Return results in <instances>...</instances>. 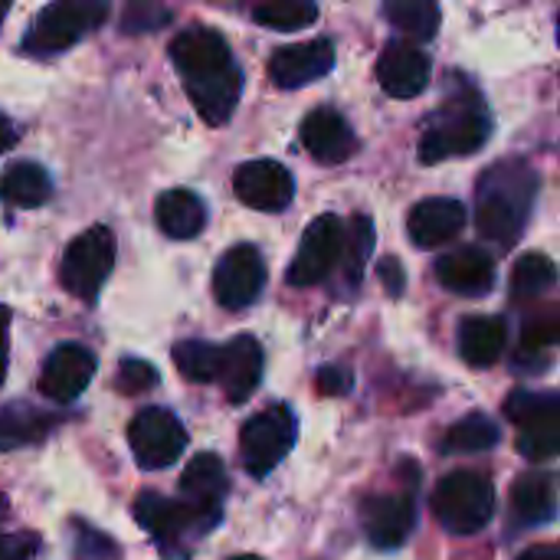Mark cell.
Segmentation results:
<instances>
[{
    "label": "cell",
    "instance_id": "cell-18",
    "mask_svg": "<svg viewBox=\"0 0 560 560\" xmlns=\"http://www.w3.org/2000/svg\"><path fill=\"white\" fill-rule=\"evenodd\" d=\"M217 381L223 384V394L230 404H246L259 381H262V348L256 338L240 335L226 348H220V374Z\"/></svg>",
    "mask_w": 560,
    "mask_h": 560
},
{
    "label": "cell",
    "instance_id": "cell-24",
    "mask_svg": "<svg viewBox=\"0 0 560 560\" xmlns=\"http://www.w3.org/2000/svg\"><path fill=\"white\" fill-rule=\"evenodd\" d=\"M154 220H158L161 233H167L171 240H194L207 223V210L197 194L167 190L154 203Z\"/></svg>",
    "mask_w": 560,
    "mask_h": 560
},
{
    "label": "cell",
    "instance_id": "cell-45",
    "mask_svg": "<svg viewBox=\"0 0 560 560\" xmlns=\"http://www.w3.org/2000/svg\"><path fill=\"white\" fill-rule=\"evenodd\" d=\"M7 515H10V502H7V495L0 492V525L7 522Z\"/></svg>",
    "mask_w": 560,
    "mask_h": 560
},
{
    "label": "cell",
    "instance_id": "cell-37",
    "mask_svg": "<svg viewBox=\"0 0 560 560\" xmlns=\"http://www.w3.org/2000/svg\"><path fill=\"white\" fill-rule=\"evenodd\" d=\"M558 315L548 312V315H541V318H535V322L525 325L522 341H525V348H551L558 341Z\"/></svg>",
    "mask_w": 560,
    "mask_h": 560
},
{
    "label": "cell",
    "instance_id": "cell-31",
    "mask_svg": "<svg viewBox=\"0 0 560 560\" xmlns=\"http://www.w3.org/2000/svg\"><path fill=\"white\" fill-rule=\"evenodd\" d=\"M555 282H558V269H555L551 256H545V253H525L515 262L512 285H515V295L518 299H538L548 289H555Z\"/></svg>",
    "mask_w": 560,
    "mask_h": 560
},
{
    "label": "cell",
    "instance_id": "cell-42",
    "mask_svg": "<svg viewBox=\"0 0 560 560\" xmlns=\"http://www.w3.org/2000/svg\"><path fill=\"white\" fill-rule=\"evenodd\" d=\"M7 328H10V308L0 305V384L7 377Z\"/></svg>",
    "mask_w": 560,
    "mask_h": 560
},
{
    "label": "cell",
    "instance_id": "cell-30",
    "mask_svg": "<svg viewBox=\"0 0 560 560\" xmlns=\"http://www.w3.org/2000/svg\"><path fill=\"white\" fill-rule=\"evenodd\" d=\"M499 427L486 413H469L456 427H450L443 450L446 453H486L499 443Z\"/></svg>",
    "mask_w": 560,
    "mask_h": 560
},
{
    "label": "cell",
    "instance_id": "cell-19",
    "mask_svg": "<svg viewBox=\"0 0 560 560\" xmlns=\"http://www.w3.org/2000/svg\"><path fill=\"white\" fill-rule=\"evenodd\" d=\"M377 82L390 98H417L430 82V59L410 43H394L377 62Z\"/></svg>",
    "mask_w": 560,
    "mask_h": 560
},
{
    "label": "cell",
    "instance_id": "cell-46",
    "mask_svg": "<svg viewBox=\"0 0 560 560\" xmlns=\"http://www.w3.org/2000/svg\"><path fill=\"white\" fill-rule=\"evenodd\" d=\"M7 10H10V0H0V23H3V16H7Z\"/></svg>",
    "mask_w": 560,
    "mask_h": 560
},
{
    "label": "cell",
    "instance_id": "cell-2",
    "mask_svg": "<svg viewBox=\"0 0 560 560\" xmlns=\"http://www.w3.org/2000/svg\"><path fill=\"white\" fill-rule=\"evenodd\" d=\"M489 131H492V121H489L486 102L472 89H459L427 121L423 138H420V161L440 164L446 158L476 154L489 141Z\"/></svg>",
    "mask_w": 560,
    "mask_h": 560
},
{
    "label": "cell",
    "instance_id": "cell-28",
    "mask_svg": "<svg viewBox=\"0 0 560 560\" xmlns=\"http://www.w3.org/2000/svg\"><path fill=\"white\" fill-rule=\"evenodd\" d=\"M387 20L410 39H433L440 30V3L436 0H390Z\"/></svg>",
    "mask_w": 560,
    "mask_h": 560
},
{
    "label": "cell",
    "instance_id": "cell-15",
    "mask_svg": "<svg viewBox=\"0 0 560 560\" xmlns=\"http://www.w3.org/2000/svg\"><path fill=\"white\" fill-rule=\"evenodd\" d=\"M95 354L82 345H59L39 371V390L56 404H72L95 377Z\"/></svg>",
    "mask_w": 560,
    "mask_h": 560
},
{
    "label": "cell",
    "instance_id": "cell-25",
    "mask_svg": "<svg viewBox=\"0 0 560 560\" xmlns=\"http://www.w3.org/2000/svg\"><path fill=\"white\" fill-rule=\"evenodd\" d=\"M518 453L532 463H548L560 453V400L558 394L518 423Z\"/></svg>",
    "mask_w": 560,
    "mask_h": 560
},
{
    "label": "cell",
    "instance_id": "cell-34",
    "mask_svg": "<svg viewBox=\"0 0 560 560\" xmlns=\"http://www.w3.org/2000/svg\"><path fill=\"white\" fill-rule=\"evenodd\" d=\"M39 436V420L23 417V410H3L0 413V450L23 446Z\"/></svg>",
    "mask_w": 560,
    "mask_h": 560
},
{
    "label": "cell",
    "instance_id": "cell-35",
    "mask_svg": "<svg viewBox=\"0 0 560 560\" xmlns=\"http://www.w3.org/2000/svg\"><path fill=\"white\" fill-rule=\"evenodd\" d=\"M158 384V371L148 361L138 358H125L118 364V390L121 394H144Z\"/></svg>",
    "mask_w": 560,
    "mask_h": 560
},
{
    "label": "cell",
    "instance_id": "cell-3",
    "mask_svg": "<svg viewBox=\"0 0 560 560\" xmlns=\"http://www.w3.org/2000/svg\"><path fill=\"white\" fill-rule=\"evenodd\" d=\"M108 16V0H49L23 36V52L52 56L75 46L85 33L102 26Z\"/></svg>",
    "mask_w": 560,
    "mask_h": 560
},
{
    "label": "cell",
    "instance_id": "cell-47",
    "mask_svg": "<svg viewBox=\"0 0 560 560\" xmlns=\"http://www.w3.org/2000/svg\"><path fill=\"white\" fill-rule=\"evenodd\" d=\"M233 560H262V558H256V555H246V558H233Z\"/></svg>",
    "mask_w": 560,
    "mask_h": 560
},
{
    "label": "cell",
    "instance_id": "cell-36",
    "mask_svg": "<svg viewBox=\"0 0 560 560\" xmlns=\"http://www.w3.org/2000/svg\"><path fill=\"white\" fill-rule=\"evenodd\" d=\"M371 220L368 217H358V220H351V246H354V253H351V262H348V279H361V266H364V259H368V253H371Z\"/></svg>",
    "mask_w": 560,
    "mask_h": 560
},
{
    "label": "cell",
    "instance_id": "cell-4",
    "mask_svg": "<svg viewBox=\"0 0 560 560\" xmlns=\"http://www.w3.org/2000/svg\"><path fill=\"white\" fill-rule=\"evenodd\" d=\"M433 512L436 522L450 532V535H476L492 522L495 512V489L486 476L479 472H450L440 479L436 492H433Z\"/></svg>",
    "mask_w": 560,
    "mask_h": 560
},
{
    "label": "cell",
    "instance_id": "cell-27",
    "mask_svg": "<svg viewBox=\"0 0 560 560\" xmlns=\"http://www.w3.org/2000/svg\"><path fill=\"white\" fill-rule=\"evenodd\" d=\"M49 194H52V180L33 161H16L0 177V200L13 207H39L49 200Z\"/></svg>",
    "mask_w": 560,
    "mask_h": 560
},
{
    "label": "cell",
    "instance_id": "cell-44",
    "mask_svg": "<svg viewBox=\"0 0 560 560\" xmlns=\"http://www.w3.org/2000/svg\"><path fill=\"white\" fill-rule=\"evenodd\" d=\"M518 560H560V551L558 545H538V548L525 551Z\"/></svg>",
    "mask_w": 560,
    "mask_h": 560
},
{
    "label": "cell",
    "instance_id": "cell-33",
    "mask_svg": "<svg viewBox=\"0 0 560 560\" xmlns=\"http://www.w3.org/2000/svg\"><path fill=\"white\" fill-rule=\"evenodd\" d=\"M167 20H171V10L161 7L158 0H131L121 16V26L125 33H151V30H161Z\"/></svg>",
    "mask_w": 560,
    "mask_h": 560
},
{
    "label": "cell",
    "instance_id": "cell-9",
    "mask_svg": "<svg viewBox=\"0 0 560 560\" xmlns=\"http://www.w3.org/2000/svg\"><path fill=\"white\" fill-rule=\"evenodd\" d=\"M266 285V262L256 246H233L213 269V295L223 308H246Z\"/></svg>",
    "mask_w": 560,
    "mask_h": 560
},
{
    "label": "cell",
    "instance_id": "cell-38",
    "mask_svg": "<svg viewBox=\"0 0 560 560\" xmlns=\"http://www.w3.org/2000/svg\"><path fill=\"white\" fill-rule=\"evenodd\" d=\"M551 397H555V394H532V390H518V394H512V397L505 400V417H509V420H515V423H522V420H528L535 410H541Z\"/></svg>",
    "mask_w": 560,
    "mask_h": 560
},
{
    "label": "cell",
    "instance_id": "cell-21",
    "mask_svg": "<svg viewBox=\"0 0 560 560\" xmlns=\"http://www.w3.org/2000/svg\"><path fill=\"white\" fill-rule=\"evenodd\" d=\"M466 226V207L453 197H430L420 200L410 217H407V230L410 240L420 249H433L450 243L453 236H459V230Z\"/></svg>",
    "mask_w": 560,
    "mask_h": 560
},
{
    "label": "cell",
    "instance_id": "cell-12",
    "mask_svg": "<svg viewBox=\"0 0 560 560\" xmlns=\"http://www.w3.org/2000/svg\"><path fill=\"white\" fill-rule=\"evenodd\" d=\"M171 62L180 72L184 85H190V82H203V79L220 75L223 69H230L233 56H230L226 39L217 30L194 26V30L180 33L171 43Z\"/></svg>",
    "mask_w": 560,
    "mask_h": 560
},
{
    "label": "cell",
    "instance_id": "cell-32",
    "mask_svg": "<svg viewBox=\"0 0 560 560\" xmlns=\"http://www.w3.org/2000/svg\"><path fill=\"white\" fill-rule=\"evenodd\" d=\"M174 364L187 381L210 384L220 374V348L207 341H180L174 345Z\"/></svg>",
    "mask_w": 560,
    "mask_h": 560
},
{
    "label": "cell",
    "instance_id": "cell-10",
    "mask_svg": "<svg viewBox=\"0 0 560 560\" xmlns=\"http://www.w3.org/2000/svg\"><path fill=\"white\" fill-rule=\"evenodd\" d=\"M226 466L213 453H200L190 459V466L180 476V502L190 509V515L207 528H213L223 515L226 499Z\"/></svg>",
    "mask_w": 560,
    "mask_h": 560
},
{
    "label": "cell",
    "instance_id": "cell-16",
    "mask_svg": "<svg viewBox=\"0 0 560 560\" xmlns=\"http://www.w3.org/2000/svg\"><path fill=\"white\" fill-rule=\"evenodd\" d=\"M335 69V46L328 39H308L299 46H282L269 59V75L282 89H299L325 79Z\"/></svg>",
    "mask_w": 560,
    "mask_h": 560
},
{
    "label": "cell",
    "instance_id": "cell-40",
    "mask_svg": "<svg viewBox=\"0 0 560 560\" xmlns=\"http://www.w3.org/2000/svg\"><path fill=\"white\" fill-rule=\"evenodd\" d=\"M318 390L322 394H328V397H341V394H348L351 390V374L345 371V368H322L318 371Z\"/></svg>",
    "mask_w": 560,
    "mask_h": 560
},
{
    "label": "cell",
    "instance_id": "cell-13",
    "mask_svg": "<svg viewBox=\"0 0 560 560\" xmlns=\"http://www.w3.org/2000/svg\"><path fill=\"white\" fill-rule=\"evenodd\" d=\"M361 525L374 548H404L417 525V505L410 495H368L361 502Z\"/></svg>",
    "mask_w": 560,
    "mask_h": 560
},
{
    "label": "cell",
    "instance_id": "cell-7",
    "mask_svg": "<svg viewBox=\"0 0 560 560\" xmlns=\"http://www.w3.org/2000/svg\"><path fill=\"white\" fill-rule=\"evenodd\" d=\"M128 446L141 469L158 472L174 466L187 450V430L167 407L141 410L128 427Z\"/></svg>",
    "mask_w": 560,
    "mask_h": 560
},
{
    "label": "cell",
    "instance_id": "cell-14",
    "mask_svg": "<svg viewBox=\"0 0 560 560\" xmlns=\"http://www.w3.org/2000/svg\"><path fill=\"white\" fill-rule=\"evenodd\" d=\"M135 518L158 541V548L164 555H180V541H187L190 532L194 535L203 532V525L190 515V509L184 502H174V499H164L154 492H144L135 502Z\"/></svg>",
    "mask_w": 560,
    "mask_h": 560
},
{
    "label": "cell",
    "instance_id": "cell-1",
    "mask_svg": "<svg viewBox=\"0 0 560 560\" xmlns=\"http://www.w3.org/2000/svg\"><path fill=\"white\" fill-rule=\"evenodd\" d=\"M538 197V174L525 161H499L479 177L476 226L486 240L512 246L532 217Z\"/></svg>",
    "mask_w": 560,
    "mask_h": 560
},
{
    "label": "cell",
    "instance_id": "cell-39",
    "mask_svg": "<svg viewBox=\"0 0 560 560\" xmlns=\"http://www.w3.org/2000/svg\"><path fill=\"white\" fill-rule=\"evenodd\" d=\"M36 548V535H0V560H30Z\"/></svg>",
    "mask_w": 560,
    "mask_h": 560
},
{
    "label": "cell",
    "instance_id": "cell-17",
    "mask_svg": "<svg viewBox=\"0 0 560 560\" xmlns=\"http://www.w3.org/2000/svg\"><path fill=\"white\" fill-rule=\"evenodd\" d=\"M299 138H302V148L315 161H322V164H341L358 148L351 125L335 108H315V112H308L305 121H302Z\"/></svg>",
    "mask_w": 560,
    "mask_h": 560
},
{
    "label": "cell",
    "instance_id": "cell-5",
    "mask_svg": "<svg viewBox=\"0 0 560 560\" xmlns=\"http://www.w3.org/2000/svg\"><path fill=\"white\" fill-rule=\"evenodd\" d=\"M115 269V236L108 226H89L79 233L59 262V282L69 295L92 302Z\"/></svg>",
    "mask_w": 560,
    "mask_h": 560
},
{
    "label": "cell",
    "instance_id": "cell-22",
    "mask_svg": "<svg viewBox=\"0 0 560 560\" xmlns=\"http://www.w3.org/2000/svg\"><path fill=\"white\" fill-rule=\"evenodd\" d=\"M184 89H187V95H190L197 115H200L207 125H223V121L233 115V108H236V102H240V95H243V72H240V66L233 62V66L223 69L220 75H210V79H203V82H190V85H184Z\"/></svg>",
    "mask_w": 560,
    "mask_h": 560
},
{
    "label": "cell",
    "instance_id": "cell-6",
    "mask_svg": "<svg viewBox=\"0 0 560 560\" xmlns=\"http://www.w3.org/2000/svg\"><path fill=\"white\" fill-rule=\"evenodd\" d=\"M295 433H299V423L285 404H276V407L256 413L253 420L243 423V433H240L243 466L256 479L269 476L295 446Z\"/></svg>",
    "mask_w": 560,
    "mask_h": 560
},
{
    "label": "cell",
    "instance_id": "cell-43",
    "mask_svg": "<svg viewBox=\"0 0 560 560\" xmlns=\"http://www.w3.org/2000/svg\"><path fill=\"white\" fill-rule=\"evenodd\" d=\"M13 144H16V128H13V121L0 112V154H7Z\"/></svg>",
    "mask_w": 560,
    "mask_h": 560
},
{
    "label": "cell",
    "instance_id": "cell-8",
    "mask_svg": "<svg viewBox=\"0 0 560 560\" xmlns=\"http://www.w3.org/2000/svg\"><path fill=\"white\" fill-rule=\"evenodd\" d=\"M341 249H345V223L331 213L312 220L299 243V253L285 272L289 285H295V289L318 285L341 259Z\"/></svg>",
    "mask_w": 560,
    "mask_h": 560
},
{
    "label": "cell",
    "instance_id": "cell-29",
    "mask_svg": "<svg viewBox=\"0 0 560 560\" xmlns=\"http://www.w3.org/2000/svg\"><path fill=\"white\" fill-rule=\"evenodd\" d=\"M253 16H256V23H262L269 30L292 33V30H302V26L315 23L318 3L315 0H259Z\"/></svg>",
    "mask_w": 560,
    "mask_h": 560
},
{
    "label": "cell",
    "instance_id": "cell-26",
    "mask_svg": "<svg viewBox=\"0 0 560 560\" xmlns=\"http://www.w3.org/2000/svg\"><path fill=\"white\" fill-rule=\"evenodd\" d=\"M515 512L525 525H548L558 515V489L548 472H532L522 476L515 492H512Z\"/></svg>",
    "mask_w": 560,
    "mask_h": 560
},
{
    "label": "cell",
    "instance_id": "cell-11",
    "mask_svg": "<svg viewBox=\"0 0 560 560\" xmlns=\"http://www.w3.org/2000/svg\"><path fill=\"white\" fill-rule=\"evenodd\" d=\"M233 190H236V197L246 207L262 210V213H279V210H285L292 203L295 180H292V174L279 161L256 158V161H246V164L236 167Z\"/></svg>",
    "mask_w": 560,
    "mask_h": 560
},
{
    "label": "cell",
    "instance_id": "cell-23",
    "mask_svg": "<svg viewBox=\"0 0 560 560\" xmlns=\"http://www.w3.org/2000/svg\"><path fill=\"white\" fill-rule=\"evenodd\" d=\"M509 341L505 322L495 315H472L459 328V354L472 368H489L502 358Z\"/></svg>",
    "mask_w": 560,
    "mask_h": 560
},
{
    "label": "cell",
    "instance_id": "cell-20",
    "mask_svg": "<svg viewBox=\"0 0 560 560\" xmlns=\"http://www.w3.org/2000/svg\"><path fill=\"white\" fill-rule=\"evenodd\" d=\"M436 279L456 295H486L495 282V262L479 246H463L436 259Z\"/></svg>",
    "mask_w": 560,
    "mask_h": 560
},
{
    "label": "cell",
    "instance_id": "cell-41",
    "mask_svg": "<svg viewBox=\"0 0 560 560\" xmlns=\"http://www.w3.org/2000/svg\"><path fill=\"white\" fill-rule=\"evenodd\" d=\"M381 272H384V282H387L390 295H400V289H404V272H400L397 259H384V262H381Z\"/></svg>",
    "mask_w": 560,
    "mask_h": 560
}]
</instances>
